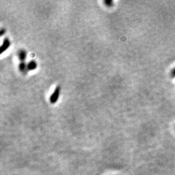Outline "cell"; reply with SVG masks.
Instances as JSON below:
<instances>
[{
  "instance_id": "cell-3",
  "label": "cell",
  "mask_w": 175,
  "mask_h": 175,
  "mask_svg": "<svg viewBox=\"0 0 175 175\" xmlns=\"http://www.w3.org/2000/svg\"><path fill=\"white\" fill-rule=\"evenodd\" d=\"M36 63L35 61H31L27 65V69L29 70H35V69L36 67Z\"/></svg>"
},
{
  "instance_id": "cell-7",
  "label": "cell",
  "mask_w": 175,
  "mask_h": 175,
  "mask_svg": "<svg viewBox=\"0 0 175 175\" xmlns=\"http://www.w3.org/2000/svg\"><path fill=\"white\" fill-rule=\"evenodd\" d=\"M4 32H5L4 29H2V31H1V35H3V33H4Z\"/></svg>"
},
{
  "instance_id": "cell-5",
  "label": "cell",
  "mask_w": 175,
  "mask_h": 175,
  "mask_svg": "<svg viewBox=\"0 0 175 175\" xmlns=\"http://www.w3.org/2000/svg\"><path fill=\"white\" fill-rule=\"evenodd\" d=\"M20 70H21V71H24L25 70V69H26V65H25V64L22 62V63L20 64Z\"/></svg>"
},
{
  "instance_id": "cell-4",
  "label": "cell",
  "mask_w": 175,
  "mask_h": 175,
  "mask_svg": "<svg viewBox=\"0 0 175 175\" xmlns=\"http://www.w3.org/2000/svg\"><path fill=\"white\" fill-rule=\"evenodd\" d=\"M25 55H26V53H25V52L22 51V52H20V58L21 60H25Z\"/></svg>"
},
{
  "instance_id": "cell-6",
  "label": "cell",
  "mask_w": 175,
  "mask_h": 175,
  "mask_svg": "<svg viewBox=\"0 0 175 175\" xmlns=\"http://www.w3.org/2000/svg\"><path fill=\"white\" fill-rule=\"evenodd\" d=\"M171 77L172 78H175V67L173 69L171 72Z\"/></svg>"
},
{
  "instance_id": "cell-2",
  "label": "cell",
  "mask_w": 175,
  "mask_h": 175,
  "mask_svg": "<svg viewBox=\"0 0 175 175\" xmlns=\"http://www.w3.org/2000/svg\"><path fill=\"white\" fill-rule=\"evenodd\" d=\"M10 42L9 41V40L8 38H5L3 42V44L1 47V49H0V52H1V53H3L5 50H7L8 49V47L10 46Z\"/></svg>"
},
{
  "instance_id": "cell-1",
  "label": "cell",
  "mask_w": 175,
  "mask_h": 175,
  "mask_svg": "<svg viewBox=\"0 0 175 175\" xmlns=\"http://www.w3.org/2000/svg\"><path fill=\"white\" fill-rule=\"evenodd\" d=\"M60 88L59 86H57L50 97V102L51 103L53 104L57 101L60 95Z\"/></svg>"
}]
</instances>
